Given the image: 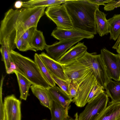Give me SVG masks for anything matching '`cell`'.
Segmentation results:
<instances>
[{"label": "cell", "instance_id": "obj_16", "mask_svg": "<svg viewBox=\"0 0 120 120\" xmlns=\"http://www.w3.org/2000/svg\"><path fill=\"white\" fill-rule=\"evenodd\" d=\"M96 120H120V101L109 102Z\"/></svg>", "mask_w": 120, "mask_h": 120}, {"label": "cell", "instance_id": "obj_21", "mask_svg": "<svg viewBox=\"0 0 120 120\" xmlns=\"http://www.w3.org/2000/svg\"><path fill=\"white\" fill-rule=\"evenodd\" d=\"M66 0H31L22 2V7L26 8H34L45 7H48L62 4Z\"/></svg>", "mask_w": 120, "mask_h": 120}, {"label": "cell", "instance_id": "obj_31", "mask_svg": "<svg viewBox=\"0 0 120 120\" xmlns=\"http://www.w3.org/2000/svg\"><path fill=\"white\" fill-rule=\"evenodd\" d=\"M37 27H33L28 29L22 35V38L30 44L32 39L37 30Z\"/></svg>", "mask_w": 120, "mask_h": 120}, {"label": "cell", "instance_id": "obj_26", "mask_svg": "<svg viewBox=\"0 0 120 120\" xmlns=\"http://www.w3.org/2000/svg\"><path fill=\"white\" fill-rule=\"evenodd\" d=\"M11 50L6 45H1L0 51L2 56L1 60L4 63L6 71L9 67L12 61L10 53Z\"/></svg>", "mask_w": 120, "mask_h": 120}, {"label": "cell", "instance_id": "obj_36", "mask_svg": "<svg viewBox=\"0 0 120 120\" xmlns=\"http://www.w3.org/2000/svg\"><path fill=\"white\" fill-rule=\"evenodd\" d=\"M22 2L21 1H16L14 5V7L17 8L19 9L22 7Z\"/></svg>", "mask_w": 120, "mask_h": 120}, {"label": "cell", "instance_id": "obj_23", "mask_svg": "<svg viewBox=\"0 0 120 120\" xmlns=\"http://www.w3.org/2000/svg\"><path fill=\"white\" fill-rule=\"evenodd\" d=\"M16 75L18 83L20 92V98L26 100L28 95L31 83L24 77L19 73L14 71Z\"/></svg>", "mask_w": 120, "mask_h": 120}, {"label": "cell", "instance_id": "obj_37", "mask_svg": "<svg viewBox=\"0 0 120 120\" xmlns=\"http://www.w3.org/2000/svg\"><path fill=\"white\" fill-rule=\"evenodd\" d=\"M120 41V35L118 38L116 42L114 45L112 47V48L114 49H116L117 48L119 43Z\"/></svg>", "mask_w": 120, "mask_h": 120}, {"label": "cell", "instance_id": "obj_35", "mask_svg": "<svg viewBox=\"0 0 120 120\" xmlns=\"http://www.w3.org/2000/svg\"><path fill=\"white\" fill-rule=\"evenodd\" d=\"M17 69V66L15 63L12 61L10 63V66L6 72L8 74L13 73V72L15 71Z\"/></svg>", "mask_w": 120, "mask_h": 120}, {"label": "cell", "instance_id": "obj_8", "mask_svg": "<svg viewBox=\"0 0 120 120\" xmlns=\"http://www.w3.org/2000/svg\"><path fill=\"white\" fill-rule=\"evenodd\" d=\"M97 81L93 72L90 69L80 82L76 94L72 102L78 107H82L87 103V99L92 88Z\"/></svg>", "mask_w": 120, "mask_h": 120}, {"label": "cell", "instance_id": "obj_5", "mask_svg": "<svg viewBox=\"0 0 120 120\" xmlns=\"http://www.w3.org/2000/svg\"><path fill=\"white\" fill-rule=\"evenodd\" d=\"M108 97L104 92L88 103L79 116V120H96L107 106Z\"/></svg>", "mask_w": 120, "mask_h": 120}, {"label": "cell", "instance_id": "obj_6", "mask_svg": "<svg viewBox=\"0 0 120 120\" xmlns=\"http://www.w3.org/2000/svg\"><path fill=\"white\" fill-rule=\"evenodd\" d=\"M45 13L56 24L57 28L68 30L72 28L70 19L63 4L47 7Z\"/></svg>", "mask_w": 120, "mask_h": 120}, {"label": "cell", "instance_id": "obj_22", "mask_svg": "<svg viewBox=\"0 0 120 120\" xmlns=\"http://www.w3.org/2000/svg\"><path fill=\"white\" fill-rule=\"evenodd\" d=\"M70 107L64 108L53 101L50 110L51 116V120H64L69 116L68 112Z\"/></svg>", "mask_w": 120, "mask_h": 120}, {"label": "cell", "instance_id": "obj_15", "mask_svg": "<svg viewBox=\"0 0 120 120\" xmlns=\"http://www.w3.org/2000/svg\"><path fill=\"white\" fill-rule=\"evenodd\" d=\"M47 89L53 101L64 108L70 107L72 99L60 88L56 86Z\"/></svg>", "mask_w": 120, "mask_h": 120}, {"label": "cell", "instance_id": "obj_34", "mask_svg": "<svg viewBox=\"0 0 120 120\" xmlns=\"http://www.w3.org/2000/svg\"><path fill=\"white\" fill-rule=\"evenodd\" d=\"M90 2L99 6L100 5H104L106 3L110 2L111 0H88Z\"/></svg>", "mask_w": 120, "mask_h": 120}, {"label": "cell", "instance_id": "obj_12", "mask_svg": "<svg viewBox=\"0 0 120 120\" xmlns=\"http://www.w3.org/2000/svg\"><path fill=\"white\" fill-rule=\"evenodd\" d=\"M51 35L60 41L76 38L93 39L94 35L72 28L65 30L56 28L52 31Z\"/></svg>", "mask_w": 120, "mask_h": 120}, {"label": "cell", "instance_id": "obj_32", "mask_svg": "<svg viewBox=\"0 0 120 120\" xmlns=\"http://www.w3.org/2000/svg\"><path fill=\"white\" fill-rule=\"evenodd\" d=\"M120 7V0H111L109 3L105 4L104 8L105 11H110L114 10L116 8Z\"/></svg>", "mask_w": 120, "mask_h": 120}, {"label": "cell", "instance_id": "obj_1", "mask_svg": "<svg viewBox=\"0 0 120 120\" xmlns=\"http://www.w3.org/2000/svg\"><path fill=\"white\" fill-rule=\"evenodd\" d=\"M46 7H23L8 10L0 23V44L6 45L11 50L17 48L16 42L25 32L31 27H37Z\"/></svg>", "mask_w": 120, "mask_h": 120}, {"label": "cell", "instance_id": "obj_13", "mask_svg": "<svg viewBox=\"0 0 120 120\" xmlns=\"http://www.w3.org/2000/svg\"><path fill=\"white\" fill-rule=\"evenodd\" d=\"M87 49L83 43L78 42L71 48L57 61L61 64H64L78 60L87 52Z\"/></svg>", "mask_w": 120, "mask_h": 120}, {"label": "cell", "instance_id": "obj_7", "mask_svg": "<svg viewBox=\"0 0 120 120\" xmlns=\"http://www.w3.org/2000/svg\"><path fill=\"white\" fill-rule=\"evenodd\" d=\"M101 55L107 75L110 79L120 81V55L112 52L106 48L101 49Z\"/></svg>", "mask_w": 120, "mask_h": 120}, {"label": "cell", "instance_id": "obj_40", "mask_svg": "<svg viewBox=\"0 0 120 120\" xmlns=\"http://www.w3.org/2000/svg\"><path fill=\"white\" fill-rule=\"evenodd\" d=\"M64 120H74V119L69 116L66 118Z\"/></svg>", "mask_w": 120, "mask_h": 120}, {"label": "cell", "instance_id": "obj_9", "mask_svg": "<svg viewBox=\"0 0 120 120\" xmlns=\"http://www.w3.org/2000/svg\"><path fill=\"white\" fill-rule=\"evenodd\" d=\"M83 39L82 38H76L61 40L52 45H47L45 49L48 56L57 61L68 49Z\"/></svg>", "mask_w": 120, "mask_h": 120}, {"label": "cell", "instance_id": "obj_4", "mask_svg": "<svg viewBox=\"0 0 120 120\" xmlns=\"http://www.w3.org/2000/svg\"><path fill=\"white\" fill-rule=\"evenodd\" d=\"M83 65L90 68L94 74L98 83L105 89V86L110 79L108 77L101 54L86 52L78 60Z\"/></svg>", "mask_w": 120, "mask_h": 120}, {"label": "cell", "instance_id": "obj_33", "mask_svg": "<svg viewBox=\"0 0 120 120\" xmlns=\"http://www.w3.org/2000/svg\"><path fill=\"white\" fill-rule=\"evenodd\" d=\"M3 85L1 84L0 92V120H6V116L4 103L2 100Z\"/></svg>", "mask_w": 120, "mask_h": 120}, {"label": "cell", "instance_id": "obj_38", "mask_svg": "<svg viewBox=\"0 0 120 120\" xmlns=\"http://www.w3.org/2000/svg\"><path fill=\"white\" fill-rule=\"evenodd\" d=\"M116 51L118 54L120 55V41L116 49Z\"/></svg>", "mask_w": 120, "mask_h": 120}, {"label": "cell", "instance_id": "obj_24", "mask_svg": "<svg viewBox=\"0 0 120 120\" xmlns=\"http://www.w3.org/2000/svg\"><path fill=\"white\" fill-rule=\"evenodd\" d=\"M34 58V61L37 65L42 75L50 86L53 87L56 86L55 83L39 55L35 53Z\"/></svg>", "mask_w": 120, "mask_h": 120}, {"label": "cell", "instance_id": "obj_17", "mask_svg": "<svg viewBox=\"0 0 120 120\" xmlns=\"http://www.w3.org/2000/svg\"><path fill=\"white\" fill-rule=\"evenodd\" d=\"M30 88L33 94L39 99L41 104L50 110L53 100L47 89L32 85Z\"/></svg>", "mask_w": 120, "mask_h": 120}, {"label": "cell", "instance_id": "obj_2", "mask_svg": "<svg viewBox=\"0 0 120 120\" xmlns=\"http://www.w3.org/2000/svg\"><path fill=\"white\" fill-rule=\"evenodd\" d=\"M63 4L69 16L72 28L94 35L97 34L95 14L99 5L88 0H67Z\"/></svg>", "mask_w": 120, "mask_h": 120}, {"label": "cell", "instance_id": "obj_18", "mask_svg": "<svg viewBox=\"0 0 120 120\" xmlns=\"http://www.w3.org/2000/svg\"><path fill=\"white\" fill-rule=\"evenodd\" d=\"M106 15V14L100 11L99 9L96 11L95 22L97 31V33L101 37L107 35L109 33Z\"/></svg>", "mask_w": 120, "mask_h": 120}, {"label": "cell", "instance_id": "obj_11", "mask_svg": "<svg viewBox=\"0 0 120 120\" xmlns=\"http://www.w3.org/2000/svg\"><path fill=\"white\" fill-rule=\"evenodd\" d=\"M21 101L13 94L5 98L4 105L6 120H21Z\"/></svg>", "mask_w": 120, "mask_h": 120}, {"label": "cell", "instance_id": "obj_10", "mask_svg": "<svg viewBox=\"0 0 120 120\" xmlns=\"http://www.w3.org/2000/svg\"><path fill=\"white\" fill-rule=\"evenodd\" d=\"M67 80H77L85 76L90 70L78 60L61 64Z\"/></svg>", "mask_w": 120, "mask_h": 120}, {"label": "cell", "instance_id": "obj_28", "mask_svg": "<svg viewBox=\"0 0 120 120\" xmlns=\"http://www.w3.org/2000/svg\"><path fill=\"white\" fill-rule=\"evenodd\" d=\"M85 76L83 78L78 80L69 81V96L72 99L75 97L77 92L79 84Z\"/></svg>", "mask_w": 120, "mask_h": 120}, {"label": "cell", "instance_id": "obj_3", "mask_svg": "<svg viewBox=\"0 0 120 120\" xmlns=\"http://www.w3.org/2000/svg\"><path fill=\"white\" fill-rule=\"evenodd\" d=\"M12 61L17 66L14 71L20 74L27 79L32 84L48 89L50 86L42 75L34 61L24 56L18 52L11 50Z\"/></svg>", "mask_w": 120, "mask_h": 120}, {"label": "cell", "instance_id": "obj_39", "mask_svg": "<svg viewBox=\"0 0 120 120\" xmlns=\"http://www.w3.org/2000/svg\"><path fill=\"white\" fill-rule=\"evenodd\" d=\"M75 117V119H74V120H78V117L79 115L78 112H76L75 114L74 115Z\"/></svg>", "mask_w": 120, "mask_h": 120}, {"label": "cell", "instance_id": "obj_27", "mask_svg": "<svg viewBox=\"0 0 120 120\" xmlns=\"http://www.w3.org/2000/svg\"><path fill=\"white\" fill-rule=\"evenodd\" d=\"M104 87L97 81L91 89L88 96L87 103L93 100L101 93L104 92Z\"/></svg>", "mask_w": 120, "mask_h": 120}, {"label": "cell", "instance_id": "obj_30", "mask_svg": "<svg viewBox=\"0 0 120 120\" xmlns=\"http://www.w3.org/2000/svg\"><path fill=\"white\" fill-rule=\"evenodd\" d=\"M16 45L17 48L20 51H26L30 50L35 52L36 51V50L31 47L29 43L21 37L16 42Z\"/></svg>", "mask_w": 120, "mask_h": 120}, {"label": "cell", "instance_id": "obj_20", "mask_svg": "<svg viewBox=\"0 0 120 120\" xmlns=\"http://www.w3.org/2000/svg\"><path fill=\"white\" fill-rule=\"evenodd\" d=\"M107 21L110 34V39L116 41L120 35V14H115Z\"/></svg>", "mask_w": 120, "mask_h": 120}, {"label": "cell", "instance_id": "obj_14", "mask_svg": "<svg viewBox=\"0 0 120 120\" xmlns=\"http://www.w3.org/2000/svg\"><path fill=\"white\" fill-rule=\"evenodd\" d=\"M40 57L50 74L67 80L61 64L50 57L44 52L39 54Z\"/></svg>", "mask_w": 120, "mask_h": 120}, {"label": "cell", "instance_id": "obj_25", "mask_svg": "<svg viewBox=\"0 0 120 120\" xmlns=\"http://www.w3.org/2000/svg\"><path fill=\"white\" fill-rule=\"evenodd\" d=\"M30 44L31 47L36 51H42L45 49L47 44L43 32L37 29Z\"/></svg>", "mask_w": 120, "mask_h": 120}, {"label": "cell", "instance_id": "obj_19", "mask_svg": "<svg viewBox=\"0 0 120 120\" xmlns=\"http://www.w3.org/2000/svg\"><path fill=\"white\" fill-rule=\"evenodd\" d=\"M105 89L106 94L111 99L112 101H120V82L110 79L106 84Z\"/></svg>", "mask_w": 120, "mask_h": 120}, {"label": "cell", "instance_id": "obj_29", "mask_svg": "<svg viewBox=\"0 0 120 120\" xmlns=\"http://www.w3.org/2000/svg\"><path fill=\"white\" fill-rule=\"evenodd\" d=\"M50 74L55 83L69 96V81L62 79L52 74Z\"/></svg>", "mask_w": 120, "mask_h": 120}]
</instances>
